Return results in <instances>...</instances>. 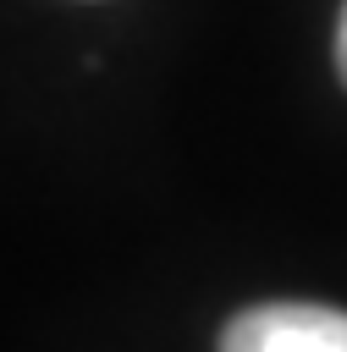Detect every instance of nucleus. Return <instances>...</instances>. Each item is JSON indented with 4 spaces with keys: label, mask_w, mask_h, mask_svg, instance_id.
I'll list each match as a JSON object with an SVG mask.
<instances>
[{
    "label": "nucleus",
    "mask_w": 347,
    "mask_h": 352,
    "mask_svg": "<svg viewBox=\"0 0 347 352\" xmlns=\"http://www.w3.org/2000/svg\"><path fill=\"white\" fill-rule=\"evenodd\" d=\"M220 352H347V314L330 302H253L226 319Z\"/></svg>",
    "instance_id": "obj_1"
},
{
    "label": "nucleus",
    "mask_w": 347,
    "mask_h": 352,
    "mask_svg": "<svg viewBox=\"0 0 347 352\" xmlns=\"http://www.w3.org/2000/svg\"><path fill=\"white\" fill-rule=\"evenodd\" d=\"M336 72L347 82V6H341V22H336Z\"/></svg>",
    "instance_id": "obj_2"
}]
</instances>
